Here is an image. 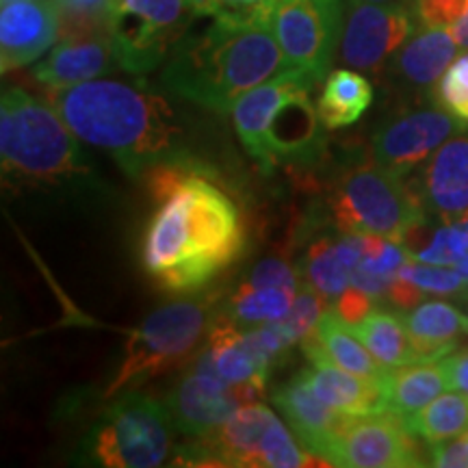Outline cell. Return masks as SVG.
I'll return each instance as SVG.
<instances>
[{
  "label": "cell",
  "instance_id": "7c38bea8",
  "mask_svg": "<svg viewBox=\"0 0 468 468\" xmlns=\"http://www.w3.org/2000/svg\"><path fill=\"white\" fill-rule=\"evenodd\" d=\"M417 14L406 5L347 0L338 58L358 72H379L417 31Z\"/></svg>",
  "mask_w": 468,
  "mask_h": 468
},
{
  "label": "cell",
  "instance_id": "d6a6232c",
  "mask_svg": "<svg viewBox=\"0 0 468 468\" xmlns=\"http://www.w3.org/2000/svg\"><path fill=\"white\" fill-rule=\"evenodd\" d=\"M468 254V221H449L442 228H438L431 237V241L412 251V259L430 265H458Z\"/></svg>",
  "mask_w": 468,
  "mask_h": 468
},
{
  "label": "cell",
  "instance_id": "8d00e7d4",
  "mask_svg": "<svg viewBox=\"0 0 468 468\" xmlns=\"http://www.w3.org/2000/svg\"><path fill=\"white\" fill-rule=\"evenodd\" d=\"M468 0H414L412 9L425 28H449L464 14Z\"/></svg>",
  "mask_w": 468,
  "mask_h": 468
},
{
  "label": "cell",
  "instance_id": "60d3db41",
  "mask_svg": "<svg viewBox=\"0 0 468 468\" xmlns=\"http://www.w3.org/2000/svg\"><path fill=\"white\" fill-rule=\"evenodd\" d=\"M441 362L447 371L449 388L468 393V349H453L452 354H447V358H441Z\"/></svg>",
  "mask_w": 468,
  "mask_h": 468
},
{
  "label": "cell",
  "instance_id": "3957f363",
  "mask_svg": "<svg viewBox=\"0 0 468 468\" xmlns=\"http://www.w3.org/2000/svg\"><path fill=\"white\" fill-rule=\"evenodd\" d=\"M207 20L191 25L165 58L161 83L174 96L228 113L254 87L291 69L271 27Z\"/></svg>",
  "mask_w": 468,
  "mask_h": 468
},
{
  "label": "cell",
  "instance_id": "7402d4cb",
  "mask_svg": "<svg viewBox=\"0 0 468 468\" xmlns=\"http://www.w3.org/2000/svg\"><path fill=\"white\" fill-rule=\"evenodd\" d=\"M362 256L365 237L345 234L338 228L336 232H321L313 237L303 251L300 276L303 284L313 286L327 300H336L351 284V276L362 262Z\"/></svg>",
  "mask_w": 468,
  "mask_h": 468
},
{
  "label": "cell",
  "instance_id": "6da1fadb",
  "mask_svg": "<svg viewBox=\"0 0 468 468\" xmlns=\"http://www.w3.org/2000/svg\"><path fill=\"white\" fill-rule=\"evenodd\" d=\"M243 248L241 210L200 165L150 219L144 267L163 291L193 292L226 271Z\"/></svg>",
  "mask_w": 468,
  "mask_h": 468
},
{
  "label": "cell",
  "instance_id": "5b68a950",
  "mask_svg": "<svg viewBox=\"0 0 468 468\" xmlns=\"http://www.w3.org/2000/svg\"><path fill=\"white\" fill-rule=\"evenodd\" d=\"M313 76L286 69L239 98L232 107L237 137L261 172L280 165H310L324 154L327 128L310 93Z\"/></svg>",
  "mask_w": 468,
  "mask_h": 468
},
{
  "label": "cell",
  "instance_id": "e575fe53",
  "mask_svg": "<svg viewBox=\"0 0 468 468\" xmlns=\"http://www.w3.org/2000/svg\"><path fill=\"white\" fill-rule=\"evenodd\" d=\"M434 101L442 111L468 124V52L455 58L438 80Z\"/></svg>",
  "mask_w": 468,
  "mask_h": 468
},
{
  "label": "cell",
  "instance_id": "9c48e42d",
  "mask_svg": "<svg viewBox=\"0 0 468 468\" xmlns=\"http://www.w3.org/2000/svg\"><path fill=\"white\" fill-rule=\"evenodd\" d=\"M210 324L213 321L207 302L180 300L156 308L131 332L124 358L104 395L117 397L137 390L161 373L183 365L202 338H207Z\"/></svg>",
  "mask_w": 468,
  "mask_h": 468
},
{
  "label": "cell",
  "instance_id": "f1b7e54d",
  "mask_svg": "<svg viewBox=\"0 0 468 468\" xmlns=\"http://www.w3.org/2000/svg\"><path fill=\"white\" fill-rule=\"evenodd\" d=\"M412 434L420 441L436 444L462 436L468 430V393H449L436 397L423 410L406 419Z\"/></svg>",
  "mask_w": 468,
  "mask_h": 468
},
{
  "label": "cell",
  "instance_id": "5bb4252c",
  "mask_svg": "<svg viewBox=\"0 0 468 468\" xmlns=\"http://www.w3.org/2000/svg\"><path fill=\"white\" fill-rule=\"evenodd\" d=\"M464 126V122L442 109H420L393 117L373 134V161L386 172L406 178Z\"/></svg>",
  "mask_w": 468,
  "mask_h": 468
},
{
  "label": "cell",
  "instance_id": "4316f807",
  "mask_svg": "<svg viewBox=\"0 0 468 468\" xmlns=\"http://www.w3.org/2000/svg\"><path fill=\"white\" fill-rule=\"evenodd\" d=\"M376 91L365 74L354 68H338L324 79L317 111L327 131L354 126L373 104Z\"/></svg>",
  "mask_w": 468,
  "mask_h": 468
},
{
  "label": "cell",
  "instance_id": "83f0119b",
  "mask_svg": "<svg viewBox=\"0 0 468 468\" xmlns=\"http://www.w3.org/2000/svg\"><path fill=\"white\" fill-rule=\"evenodd\" d=\"M351 330L360 338L362 345L386 367L393 368L419 362L406 319L399 313L371 310L360 324L351 325Z\"/></svg>",
  "mask_w": 468,
  "mask_h": 468
},
{
  "label": "cell",
  "instance_id": "30bf717a",
  "mask_svg": "<svg viewBox=\"0 0 468 468\" xmlns=\"http://www.w3.org/2000/svg\"><path fill=\"white\" fill-rule=\"evenodd\" d=\"M197 20L196 0H111L107 33L120 68L154 72Z\"/></svg>",
  "mask_w": 468,
  "mask_h": 468
},
{
  "label": "cell",
  "instance_id": "8fae6325",
  "mask_svg": "<svg viewBox=\"0 0 468 468\" xmlns=\"http://www.w3.org/2000/svg\"><path fill=\"white\" fill-rule=\"evenodd\" d=\"M347 0H280L273 35L291 69L321 80L341 44Z\"/></svg>",
  "mask_w": 468,
  "mask_h": 468
},
{
  "label": "cell",
  "instance_id": "4dcf8cb0",
  "mask_svg": "<svg viewBox=\"0 0 468 468\" xmlns=\"http://www.w3.org/2000/svg\"><path fill=\"white\" fill-rule=\"evenodd\" d=\"M276 7L278 0H196L197 17H219L245 27H271Z\"/></svg>",
  "mask_w": 468,
  "mask_h": 468
},
{
  "label": "cell",
  "instance_id": "f546056e",
  "mask_svg": "<svg viewBox=\"0 0 468 468\" xmlns=\"http://www.w3.org/2000/svg\"><path fill=\"white\" fill-rule=\"evenodd\" d=\"M297 291L286 286H251L243 282L228 302V317L239 325L273 324L289 314Z\"/></svg>",
  "mask_w": 468,
  "mask_h": 468
},
{
  "label": "cell",
  "instance_id": "7dc6e473",
  "mask_svg": "<svg viewBox=\"0 0 468 468\" xmlns=\"http://www.w3.org/2000/svg\"><path fill=\"white\" fill-rule=\"evenodd\" d=\"M278 3H280V0H278Z\"/></svg>",
  "mask_w": 468,
  "mask_h": 468
},
{
  "label": "cell",
  "instance_id": "603a6c76",
  "mask_svg": "<svg viewBox=\"0 0 468 468\" xmlns=\"http://www.w3.org/2000/svg\"><path fill=\"white\" fill-rule=\"evenodd\" d=\"M306 358H324L332 365L347 368L351 373H360L368 378H384L390 371L368 351L351 325L338 317L335 310H327L314 330L302 341Z\"/></svg>",
  "mask_w": 468,
  "mask_h": 468
},
{
  "label": "cell",
  "instance_id": "484cf974",
  "mask_svg": "<svg viewBox=\"0 0 468 468\" xmlns=\"http://www.w3.org/2000/svg\"><path fill=\"white\" fill-rule=\"evenodd\" d=\"M390 412L408 419L423 410L442 390L449 388V378L441 360L412 362V365L393 367L382 378Z\"/></svg>",
  "mask_w": 468,
  "mask_h": 468
},
{
  "label": "cell",
  "instance_id": "b9f144b4",
  "mask_svg": "<svg viewBox=\"0 0 468 468\" xmlns=\"http://www.w3.org/2000/svg\"><path fill=\"white\" fill-rule=\"evenodd\" d=\"M452 33H453L455 42L460 44V48H462V50H468V3H466L464 14H462L460 20L453 25Z\"/></svg>",
  "mask_w": 468,
  "mask_h": 468
},
{
  "label": "cell",
  "instance_id": "44dd1931",
  "mask_svg": "<svg viewBox=\"0 0 468 468\" xmlns=\"http://www.w3.org/2000/svg\"><path fill=\"white\" fill-rule=\"evenodd\" d=\"M310 367L300 371V378L327 406L341 410L349 417H371L388 410L382 378L351 373L324 358H308Z\"/></svg>",
  "mask_w": 468,
  "mask_h": 468
},
{
  "label": "cell",
  "instance_id": "ac0fdd59",
  "mask_svg": "<svg viewBox=\"0 0 468 468\" xmlns=\"http://www.w3.org/2000/svg\"><path fill=\"white\" fill-rule=\"evenodd\" d=\"M120 68L107 31L63 35L44 61L33 68V79L48 90H63L102 79Z\"/></svg>",
  "mask_w": 468,
  "mask_h": 468
},
{
  "label": "cell",
  "instance_id": "2e32d148",
  "mask_svg": "<svg viewBox=\"0 0 468 468\" xmlns=\"http://www.w3.org/2000/svg\"><path fill=\"white\" fill-rule=\"evenodd\" d=\"M174 430L189 438H200L218 430L241 408L234 386L210 373H186L174 384L165 401Z\"/></svg>",
  "mask_w": 468,
  "mask_h": 468
},
{
  "label": "cell",
  "instance_id": "f6af8a7d",
  "mask_svg": "<svg viewBox=\"0 0 468 468\" xmlns=\"http://www.w3.org/2000/svg\"><path fill=\"white\" fill-rule=\"evenodd\" d=\"M9 3H17V0H3V5H9Z\"/></svg>",
  "mask_w": 468,
  "mask_h": 468
},
{
  "label": "cell",
  "instance_id": "277c9868",
  "mask_svg": "<svg viewBox=\"0 0 468 468\" xmlns=\"http://www.w3.org/2000/svg\"><path fill=\"white\" fill-rule=\"evenodd\" d=\"M80 144L52 104L48 107L20 87L3 91L0 163L7 189L98 200L107 186Z\"/></svg>",
  "mask_w": 468,
  "mask_h": 468
},
{
  "label": "cell",
  "instance_id": "d6986e66",
  "mask_svg": "<svg viewBox=\"0 0 468 468\" xmlns=\"http://www.w3.org/2000/svg\"><path fill=\"white\" fill-rule=\"evenodd\" d=\"M196 368L230 386H259L267 390L273 365L251 345L237 321L219 317L208 327L207 345L197 354Z\"/></svg>",
  "mask_w": 468,
  "mask_h": 468
},
{
  "label": "cell",
  "instance_id": "f35d334b",
  "mask_svg": "<svg viewBox=\"0 0 468 468\" xmlns=\"http://www.w3.org/2000/svg\"><path fill=\"white\" fill-rule=\"evenodd\" d=\"M373 306H376V297L351 284L336 297V306L332 310H335L347 325H356L371 313Z\"/></svg>",
  "mask_w": 468,
  "mask_h": 468
},
{
  "label": "cell",
  "instance_id": "7a4b0ae2",
  "mask_svg": "<svg viewBox=\"0 0 468 468\" xmlns=\"http://www.w3.org/2000/svg\"><path fill=\"white\" fill-rule=\"evenodd\" d=\"M48 101L80 142L109 154L128 176L185 154L178 113L142 80L93 79L50 90Z\"/></svg>",
  "mask_w": 468,
  "mask_h": 468
},
{
  "label": "cell",
  "instance_id": "bcb514c9",
  "mask_svg": "<svg viewBox=\"0 0 468 468\" xmlns=\"http://www.w3.org/2000/svg\"><path fill=\"white\" fill-rule=\"evenodd\" d=\"M462 436H464V438H466V442H468V430H466V431H464V434H462Z\"/></svg>",
  "mask_w": 468,
  "mask_h": 468
},
{
  "label": "cell",
  "instance_id": "ab89813d",
  "mask_svg": "<svg viewBox=\"0 0 468 468\" xmlns=\"http://www.w3.org/2000/svg\"><path fill=\"white\" fill-rule=\"evenodd\" d=\"M430 466L438 468H468V442L464 436L431 444Z\"/></svg>",
  "mask_w": 468,
  "mask_h": 468
},
{
  "label": "cell",
  "instance_id": "ee69618b",
  "mask_svg": "<svg viewBox=\"0 0 468 468\" xmlns=\"http://www.w3.org/2000/svg\"><path fill=\"white\" fill-rule=\"evenodd\" d=\"M455 269H458L460 273H464V276H468V254L458 262V265H455Z\"/></svg>",
  "mask_w": 468,
  "mask_h": 468
},
{
  "label": "cell",
  "instance_id": "52a82bcc",
  "mask_svg": "<svg viewBox=\"0 0 468 468\" xmlns=\"http://www.w3.org/2000/svg\"><path fill=\"white\" fill-rule=\"evenodd\" d=\"M330 213L332 224L345 234H373L397 243H408L425 224L419 196L379 165L345 169L332 186Z\"/></svg>",
  "mask_w": 468,
  "mask_h": 468
},
{
  "label": "cell",
  "instance_id": "1f68e13d",
  "mask_svg": "<svg viewBox=\"0 0 468 468\" xmlns=\"http://www.w3.org/2000/svg\"><path fill=\"white\" fill-rule=\"evenodd\" d=\"M399 273L408 282L423 291L425 295H460V292H468V276H464V273L444 269L442 265L420 262L412 256L399 269Z\"/></svg>",
  "mask_w": 468,
  "mask_h": 468
},
{
  "label": "cell",
  "instance_id": "4fadbf2b",
  "mask_svg": "<svg viewBox=\"0 0 468 468\" xmlns=\"http://www.w3.org/2000/svg\"><path fill=\"white\" fill-rule=\"evenodd\" d=\"M414 438L406 419L384 410L351 420L332 444L327 460L345 468L423 466Z\"/></svg>",
  "mask_w": 468,
  "mask_h": 468
},
{
  "label": "cell",
  "instance_id": "cb8c5ba5",
  "mask_svg": "<svg viewBox=\"0 0 468 468\" xmlns=\"http://www.w3.org/2000/svg\"><path fill=\"white\" fill-rule=\"evenodd\" d=\"M460 44L449 28H425L410 37L393 58V74L410 87H431L458 58Z\"/></svg>",
  "mask_w": 468,
  "mask_h": 468
},
{
  "label": "cell",
  "instance_id": "836d02e7",
  "mask_svg": "<svg viewBox=\"0 0 468 468\" xmlns=\"http://www.w3.org/2000/svg\"><path fill=\"white\" fill-rule=\"evenodd\" d=\"M325 303H327V297L314 291L313 286L303 284L302 289L297 291L295 302H292L289 314L278 321L291 345L303 341V338L314 330V325L319 324V319L327 313Z\"/></svg>",
  "mask_w": 468,
  "mask_h": 468
},
{
  "label": "cell",
  "instance_id": "74e56055",
  "mask_svg": "<svg viewBox=\"0 0 468 468\" xmlns=\"http://www.w3.org/2000/svg\"><path fill=\"white\" fill-rule=\"evenodd\" d=\"M300 271L292 269L286 261L265 259L251 269L245 282L251 286H286V289L300 291Z\"/></svg>",
  "mask_w": 468,
  "mask_h": 468
},
{
  "label": "cell",
  "instance_id": "7bdbcfd3",
  "mask_svg": "<svg viewBox=\"0 0 468 468\" xmlns=\"http://www.w3.org/2000/svg\"><path fill=\"white\" fill-rule=\"evenodd\" d=\"M362 3H376V5H414V0H362Z\"/></svg>",
  "mask_w": 468,
  "mask_h": 468
},
{
  "label": "cell",
  "instance_id": "ba28073f",
  "mask_svg": "<svg viewBox=\"0 0 468 468\" xmlns=\"http://www.w3.org/2000/svg\"><path fill=\"white\" fill-rule=\"evenodd\" d=\"M172 417L165 403L128 390L115 397L80 442V462L102 468H154L172 449Z\"/></svg>",
  "mask_w": 468,
  "mask_h": 468
},
{
  "label": "cell",
  "instance_id": "9a60e30c",
  "mask_svg": "<svg viewBox=\"0 0 468 468\" xmlns=\"http://www.w3.org/2000/svg\"><path fill=\"white\" fill-rule=\"evenodd\" d=\"M61 33L55 0H17L0 9V69L3 74L31 66Z\"/></svg>",
  "mask_w": 468,
  "mask_h": 468
},
{
  "label": "cell",
  "instance_id": "ffe728a7",
  "mask_svg": "<svg viewBox=\"0 0 468 468\" xmlns=\"http://www.w3.org/2000/svg\"><path fill=\"white\" fill-rule=\"evenodd\" d=\"M271 401L286 419V423L291 425L297 442H302L308 453L319 455L324 460L330 455L338 434L356 419L321 401L300 376L273 390Z\"/></svg>",
  "mask_w": 468,
  "mask_h": 468
},
{
  "label": "cell",
  "instance_id": "d4e9b609",
  "mask_svg": "<svg viewBox=\"0 0 468 468\" xmlns=\"http://www.w3.org/2000/svg\"><path fill=\"white\" fill-rule=\"evenodd\" d=\"M403 319L419 362L441 360L468 335V314L447 302H420Z\"/></svg>",
  "mask_w": 468,
  "mask_h": 468
},
{
  "label": "cell",
  "instance_id": "d590c367",
  "mask_svg": "<svg viewBox=\"0 0 468 468\" xmlns=\"http://www.w3.org/2000/svg\"><path fill=\"white\" fill-rule=\"evenodd\" d=\"M61 14V33L107 31V16L111 0H55Z\"/></svg>",
  "mask_w": 468,
  "mask_h": 468
},
{
  "label": "cell",
  "instance_id": "e0dca14e",
  "mask_svg": "<svg viewBox=\"0 0 468 468\" xmlns=\"http://www.w3.org/2000/svg\"><path fill=\"white\" fill-rule=\"evenodd\" d=\"M425 213L449 221H468V126L434 152L420 176Z\"/></svg>",
  "mask_w": 468,
  "mask_h": 468
},
{
  "label": "cell",
  "instance_id": "8992f818",
  "mask_svg": "<svg viewBox=\"0 0 468 468\" xmlns=\"http://www.w3.org/2000/svg\"><path fill=\"white\" fill-rule=\"evenodd\" d=\"M176 466H245L300 468L332 466L330 462L302 452L282 420L262 403L241 406L224 425L176 453Z\"/></svg>",
  "mask_w": 468,
  "mask_h": 468
}]
</instances>
